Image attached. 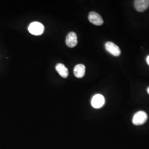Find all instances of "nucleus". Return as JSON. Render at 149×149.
Instances as JSON below:
<instances>
[{
  "label": "nucleus",
  "instance_id": "nucleus-1",
  "mask_svg": "<svg viewBox=\"0 0 149 149\" xmlns=\"http://www.w3.org/2000/svg\"><path fill=\"white\" fill-rule=\"evenodd\" d=\"M28 31L33 35L40 36L44 31V27L43 24L38 22H34L30 24L28 27Z\"/></svg>",
  "mask_w": 149,
  "mask_h": 149
},
{
  "label": "nucleus",
  "instance_id": "nucleus-2",
  "mask_svg": "<svg viewBox=\"0 0 149 149\" xmlns=\"http://www.w3.org/2000/svg\"><path fill=\"white\" fill-rule=\"evenodd\" d=\"M148 119V115L144 111L136 112L133 118V123L135 125H140L144 124Z\"/></svg>",
  "mask_w": 149,
  "mask_h": 149
},
{
  "label": "nucleus",
  "instance_id": "nucleus-3",
  "mask_svg": "<svg viewBox=\"0 0 149 149\" xmlns=\"http://www.w3.org/2000/svg\"><path fill=\"white\" fill-rule=\"evenodd\" d=\"M105 48L107 51L114 56H119L121 54L119 47L111 42H108L105 44Z\"/></svg>",
  "mask_w": 149,
  "mask_h": 149
},
{
  "label": "nucleus",
  "instance_id": "nucleus-4",
  "mask_svg": "<svg viewBox=\"0 0 149 149\" xmlns=\"http://www.w3.org/2000/svg\"><path fill=\"white\" fill-rule=\"evenodd\" d=\"M105 103L104 96L100 94H97L93 96L91 100V105L93 108L98 109L103 106Z\"/></svg>",
  "mask_w": 149,
  "mask_h": 149
},
{
  "label": "nucleus",
  "instance_id": "nucleus-5",
  "mask_svg": "<svg viewBox=\"0 0 149 149\" xmlns=\"http://www.w3.org/2000/svg\"><path fill=\"white\" fill-rule=\"evenodd\" d=\"M88 19L91 23L96 26H101L104 22L101 16L95 12H90Z\"/></svg>",
  "mask_w": 149,
  "mask_h": 149
},
{
  "label": "nucleus",
  "instance_id": "nucleus-6",
  "mask_svg": "<svg viewBox=\"0 0 149 149\" xmlns=\"http://www.w3.org/2000/svg\"><path fill=\"white\" fill-rule=\"evenodd\" d=\"M66 44L69 48H74L77 44V37L74 32H70L66 38Z\"/></svg>",
  "mask_w": 149,
  "mask_h": 149
},
{
  "label": "nucleus",
  "instance_id": "nucleus-7",
  "mask_svg": "<svg viewBox=\"0 0 149 149\" xmlns=\"http://www.w3.org/2000/svg\"><path fill=\"white\" fill-rule=\"evenodd\" d=\"M135 9L139 12H144L149 7V0H136L134 1Z\"/></svg>",
  "mask_w": 149,
  "mask_h": 149
},
{
  "label": "nucleus",
  "instance_id": "nucleus-8",
  "mask_svg": "<svg viewBox=\"0 0 149 149\" xmlns=\"http://www.w3.org/2000/svg\"><path fill=\"white\" fill-rule=\"evenodd\" d=\"M86 67L83 64H77L74 69V76L77 78H82L85 74Z\"/></svg>",
  "mask_w": 149,
  "mask_h": 149
},
{
  "label": "nucleus",
  "instance_id": "nucleus-9",
  "mask_svg": "<svg viewBox=\"0 0 149 149\" xmlns=\"http://www.w3.org/2000/svg\"><path fill=\"white\" fill-rule=\"evenodd\" d=\"M55 69L58 72V74L63 78H66L69 76L68 69L64 64H60V63L57 64L56 65Z\"/></svg>",
  "mask_w": 149,
  "mask_h": 149
},
{
  "label": "nucleus",
  "instance_id": "nucleus-10",
  "mask_svg": "<svg viewBox=\"0 0 149 149\" xmlns=\"http://www.w3.org/2000/svg\"><path fill=\"white\" fill-rule=\"evenodd\" d=\"M146 60V63H147V64H148L149 65V55H148V56H147Z\"/></svg>",
  "mask_w": 149,
  "mask_h": 149
},
{
  "label": "nucleus",
  "instance_id": "nucleus-11",
  "mask_svg": "<svg viewBox=\"0 0 149 149\" xmlns=\"http://www.w3.org/2000/svg\"><path fill=\"white\" fill-rule=\"evenodd\" d=\"M147 91H148V93L149 94V87L148 88V90H147Z\"/></svg>",
  "mask_w": 149,
  "mask_h": 149
}]
</instances>
